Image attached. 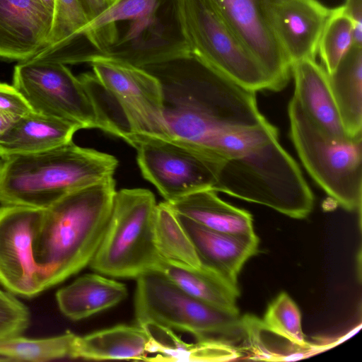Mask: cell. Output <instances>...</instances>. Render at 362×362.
Segmentation results:
<instances>
[{
  "instance_id": "7a4b0ae2",
  "label": "cell",
  "mask_w": 362,
  "mask_h": 362,
  "mask_svg": "<svg viewBox=\"0 0 362 362\" xmlns=\"http://www.w3.org/2000/svg\"><path fill=\"white\" fill-rule=\"evenodd\" d=\"M114 177L72 192L43 210L34 257L46 290L89 266L104 236L117 192Z\"/></svg>"
},
{
  "instance_id": "5bb4252c",
  "label": "cell",
  "mask_w": 362,
  "mask_h": 362,
  "mask_svg": "<svg viewBox=\"0 0 362 362\" xmlns=\"http://www.w3.org/2000/svg\"><path fill=\"white\" fill-rule=\"evenodd\" d=\"M264 71L269 90L279 91L291 76V64L264 15V0H206Z\"/></svg>"
},
{
  "instance_id": "603a6c76",
  "label": "cell",
  "mask_w": 362,
  "mask_h": 362,
  "mask_svg": "<svg viewBox=\"0 0 362 362\" xmlns=\"http://www.w3.org/2000/svg\"><path fill=\"white\" fill-rule=\"evenodd\" d=\"M327 75L347 134H362V46L354 45Z\"/></svg>"
},
{
  "instance_id": "4dcf8cb0",
  "label": "cell",
  "mask_w": 362,
  "mask_h": 362,
  "mask_svg": "<svg viewBox=\"0 0 362 362\" xmlns=\"http://www.w3.org/2000/svg\"><path fill=\"white\" fill-rule=\"evenodd\" d=\"M32 110L25 97L13 85L0 82L1 112L18 118Z\"/></svg>"
},
{
  "instance_id": "8fae6325",
  "label": "cell",
  "mask_w": 362,
  "mask_h": 362,
  "mask_svg": "<svg viewBox=\"0 0 362 362\" xmlns=\"http://www.w3.org/2000/svg\"><path fill=\"white\" fill-rule=\"evenodd\" d=\"M141 175L168 203L195 192L212 189L223 161L209 151L172 137L133 136Z\"/></svg>"
},
{
  "instance_id": "4316f807",
  "label": "cell",
  "mask_w": 362,
  "mask_h": 362,
  "mask_svg": "<svg viewBox=\"0 0 362 362\" xmlns=\"http://www.w3.org/2000/svg\"><path fill=\"white\" fill-rule=\"evenodd\" d=\"M76 338L77 335L69 331L40 339L21 335L0 341V356L7 361L45 362L72 358Z\"/></svg>"
},
{
  "instance_id": "836d02e7",
  "label": "cell",
  "mask_w": 362,
  "mask_h": 362,
  "mask_svg": "<svg viewBox=\"0 0 362 362\" xmlns=\"http://www.w3.org/2000/svg\"><path fill=\"white\" fill-rule=\"evenodd\" d=\"M16 119V117H13L0 112V138L8 130Z\"/></svg>"
},
{
  "instance_id": "7402d4cb",
  "label": "cell",
  "mask_w": 362,
  "mask_h": 362,
  "mask_svg": "<svg viewBox=\"0 0 362 362\" xmlns=\"http://www.w3.org/2000/svg\"><path fill=\"white\" fill-rule=\"evenodd\" d=\"M149 341L150 334L144 327L118 325L77 336L72 358L144 361Z\"/></svg>"
},
{
  "instance_id": "f546056e",
  "label": "cell",
  "mask_w": 362,
  "mask_h": 362,
  "mask_svg": "<svg viewBox=\"0 0 362 362\" xmlns=\"http://www.w3.org/2000/svg\"><path fill=\"white\" fill-rule=\"evenodd\" d=\"M30 322L28 308L16 295L0 289V341L21 336Z\"/></svg>"
},
{
  "instance_id": "3957f363",
  "label": "cell",
  "mask_w": 362,
  "mask_h": 362,
  "mask_svg": "<svg viewBox=\"0 0 362 362\" xmlns=\"http://www.w3.org/2000/svg\"><path fill=\"white\" fill-rule=\"evenodd\" d=\"M178 0H116L81 31L95 52L139 68L191 54Z\"/></svg>"
},
{
  "instance_id": "7c38bea8",
  "label": "cell",
  "mask_w": 362,
  "mask_h": 362,
  "mask_svg": "<svg viewBox=\"0 0 362 362\" xmlns=\"http://www.w3.org/2000/svg\"><path fill=\"white\" fill-rule=\"evenodd\" d=\"M81 63L88 64L103 90L119 109L133 136L170 137L164 117L160 81L143 68L90 52Z\"/></svg>"
},
{
  "instance_id": "8992f818",
  "label": "cell",
  "mask_w": 362,
  "mask_h": 362,
  "mask_svg": "<svg viewBox=\"0 0 362 362\" xmlns=\"http://www.w3.org/2000/svg\"><path fill=\"white\" fill-rule=\"evenodd\" d=\"M156 209L154 194L148 189L117 191L104 236L89 267L120 279H136L160 272L163 260L155 242Z\"/></svg>"
},
{
  "instance_id": "1f68e13d",
  "label": "cell",
  "mask_w": 362,
  "mask_h": 362,
  "mask_svg": "<svg viewBox=\"0 0 362 362\" xmlns=\"http://www.w3.org/2000/svg\"><path fill=\"white\" fill-rule=\"evenodd\" d=\"M354 30V45L362 46V0H346L342 5Z\"/></svg>"
},
{
  "instance_id": "d6a6232c",
  "label": "cell",
  "mask_w": 362,
  "mask_h": 362,
  "mask_svg": "<svg viewBox=\"0 0 362 362\" xmlns=\"http://www.w3.org/2000/svg\"><path fill=\"white\" fill-rule=\"evenodd\" d=\"M89 21L100 14L109 5L107 0H80Z\"/></svg>"
},
{
  "instance_id": "4fadbf2b",
  "label": "cell",
  "mask_w": 362,
  "mask_h": 362,
  "mask_svg": "<svg viewBox=\"0 0 362 362\" xmlns=\"http://www.w3.org/2000/svg\"><path fill=\"white\" fill-rule=\"evenodd\" d=\"M44 209L0 206V284L16 296L33 298L46 290L45 274L34 257Z\"/></svg>"
},
{
  "instance_id": "9a60e30c",
  "label": "cell",
  "mask_w": 362,
  "mask_h": 362,
  "mask_svg": "<svg viewBox=\"0 0 362 362\" xmlns=\"http://www.w3.org/2000/svg\"><path fill=\"white\" fill-rule=\"evenodd\" d=\"M269 25L291 64L315 59L330 8L317 0H264Z\"/></svg>"
},
{
  "instance_id": "d6986e66",
  "label": "cell",
  "mask_w": 362,
  "mask_h": 362,
  "mask_svg": "<svg viewBox=\"0 0 362 362\" xmlns=\"http://www.w3.org/2000/svg\"><path fill=\"white\" fill-rule=\"evenodd\" d=\"M79 128L34 110L16 118L0 138V157L49 150L72 141Z\"/></svg>"
},
{
  "instance_id": "52a82bcc",
  "label": "cell",
  "mask_w": 362,
  "mask_h": 362,
  "mask_svg": "<svg viewBox=\"0 0 362 362\" xmlns=\"http://www.w3.org/2000/svg\"><path fill=\"white\" fill-rule=\"evenodd\" d=\"M13 85L35 112L127 141V133L101 107L88 73L76 76L66 64L28 59L15 66Z\"/></svg>"
},
{
  "instance_id": "9c48e42d",
  "label": "cell",
  "mask_w": 362,
  "mask_h": 362,
  "mask_svg": "<svg viewBox=\"0 0 362 362\" xmlns=\"http://www.w3.org/2000/svg\"><path fill=\"white\" fill-rule=\"evenodd\" d=\"M134 310L136 322L141 326L155 325L185 332L197 340L229 344V338L243 329L239 314L194 298L159 272L136 279Z\"/></svg>"
},
{
  "instance_id": "e575fe53",
  "label": "cell",
  "mask_w": 362,
  "mask_h": 362,
  "mask_svg": "<svg viewBox=\"0 0 362 362\" xmlns=\"http://www.w3.org/2000/svg\"><path fill=\"white\" fill-rule=\"evenodd\" d=\"M44 7L52 14H54L55 0H40Z\"/></svg>"
},
{
  "instance_id": "44dd1931",
  "label": "cell",
  "mask_w": 362,
  "mask_h": 362,
  "mask_svg": "<svg viewBox=\"0 0 362 362\" xmlns=\"http://www.w3.org/2000/svg\"><path fill=\"white\" fill-rule=\"evenodd\" d=\"M168 204L177 214L206 228L238 235H256L251 214L224 202L212 189L199 190Z\"/></svg>"
},
{
  "instance_id": "30bf717a",
  "label": "cell",
  "mask_w": 362,
  "mask_h": 362,
  "mask_svg": "<svg viewBox=\"0 0 362 362\" xmlns=\"http://www.w3.org/2000/svg\"><path fill=\"white\" fill-rule=\"evenodd\" d=\"M177 12L192 55L249 90H269L259 63L206 0H178Z\"/></svg>"
},
{
  "instance_id": "ac0fdd59",
  "label": "cell",
  "mask_w": 362,
  "mask_h": 362,
  "mask_svg": "<svg viewBox=\"0 0 362 362\" xmlns=\"http://www.w3.org/2000/svg\"><path fill=\"white\" fill-rule=\"evenodd\" d=\"M294 78L293 98L311 121L336 140L349 137L341 119L324 68L315 59H303L291 66Z\"/></svg>"
},
{
  "instance_id": "cb8c5ba5",
  "label": "cell",
  "mask_w": 362,
  "mask_h": 362,
  "mask_svg": "<svg viewBox=\"0 0 362 362\" xmlns=\"http://www.w3.org/2000/svg\"><path fill=\"white\" fill-rule=\"evenodd\" d=\"M159 272L194 298L221 310L239 314L238 287L231 285L215 272L203 266L194 268L163 260Z\"/></svg>"
},
{
  "instance_id": "f1b7e54d",
  "label": "cell",
  "mask_w": 362,
  "mask_h": 362,
  "mask_svg": "<svg viewBox=\"0 0 362 362\" xmlns=\"http://www.w3.org/2000/svg\"><path fill=\"white\" fill-rule=\"evenodd\" d=\"M262 325L295 345L307 349L301 325L300 312L292 298L285 292L281 293L269 305Z\"/></svg>"
},
{
  "instance_id": "d590c367",
  "label": "cell",
  "mask_w": 362,
  "mask_h": 362,
  "mask_svg": "<svg viewBox=\"0 0 362 362\" xmlns=\"http://www.w3.org/2000/svg\"><path fill=\"white\" fill-rule=\"evenodd\" d=\"M115 1H116V0H107L109 4H111L112 2Z\"/></svg>"
},
{
  "instance_id": "277c9868",
  "label": "cell",
  "mask_w": 362,
  "mask_h": 362,
  "mask_svg": "<svg viewBox=\"0 0 362 362\" xmlns=\"http://www.w3.org/2000/svg\"><path fill=\"white\" fill-rule=\"evenodd\" d=\"M117 165L113 156L73 141L0 157V204L45 209L72 192L114 177Z\"/></svg>"
},
{
  "instance_id": "484cf974",
  "label": "cell",
  "mask_w": 362,
  "mask_h": 362,
  "mask_svg": "<svg viewBox=\"0 0 362 362\" xmlns=\"http://www.w3.org/2000/svg\"><path fill=\"white\" fill-rule=\"evenodd\" d=\"M154 231L163 260L194 268L201 266L192 241L166 202L157 204Z\"/></svg>"
},
{
  "instance_id": "2e32d148",
  "label": "cell",
  "mask_w": 362,
  "mask_h": 362,
  "mask_svg": "<svg viewBox=\"0 0 362 362\" xmlns=\"http://www.w3.org/2000/svg\"><path fill=\"white\" fill-rule=\"evenodd\" d=\"M52 21L40 0H0V58L34 57L47 45Z\"/></svg>"
},
{
  "instance_id": "ffe728a7",
  "label": "cell",
  "mask_w": 362,
  "mask_h": 362,
  "mask_svg": "<svg viewBox=\"0 0 362 362\" xmlns=\"http://www.w3.org/2000/svg\"><path fill=\"white\" fill-rule=\"evenodd\" d=\"M127 295L124 284L99 273L86 274L59 289L56 300L64 316L77 321L115 306Z\"/></svg>"
},
{
  "instance_id": "6da1fadb",
  "label": "cell",
  "mask_w": 362,
  "mask_h": 362,
  "mask_svg": "<svg viewBox=\"0 0 362 362\" xmlns=\"http://www.w3.org/2000/svg\"><path fill=\"white\" fill-rule=\"evenodd\" d=\"M164 63L187 87V100L163 99L170 137L213 153L223 135L268 121L258 108L255 91L238 84L193 55Z\"/></svg>"
},
{
  "instance_id": "e0dca14e",
  "label": "cell",
  "mask_w": 362,
  "mask_h": 362,
  "mask_svg": "<svg viewBox=\"0 0 362 362\" xmlns=\"http://www.w3.org/2000/svg\"><path fill=\"white\" fill-rule=\"evenodd\" d=\"M176 215L194 244L201 266L215 272L229 284L238 287V276L242 267L258 250L257 235L221 233Z\"/></svg>"
},
{
  "instance_id": "d4e9b609",
  "label": "cell",
  "mask_w": 362,
  "mask_h": 362,
  "mask_svg": "<svg viewBox=\"0 0 362 362\" xmlns=\"http://www.w3.org/2000/svg\"><path fill=\"white\" fill-rule=\"evenodd\" d=\"M148 354L157 353L146 361H223L238 358L240 353L229 344L215 340L182 341L173 330L158 326L151 332Z\"/></svg>"
},
{
  "instance_id": "ba28073f",
  "label": "cell",
  "mask_w": 362,
  "mask_h": 362,
  "mask_svg": "<svg viewBox=\"0 0 362 362\" xmlns=\"http://www.w3.org/2000/svg\"><path fill=\"white\" fill-rule=\"evenodd\" d=\"M288 112L291 139L309 175L344 209H361L362 134L344 140L330 138L293 97Z\"/></svg>"
},
{
  "instance_id": "5b68a950",
  "label": "cell",
  "mask_w": 362,
  "mask_h": 362,
  "mask_svg": "<svg viewBox=\"0 0 362 362\" xmlns=\"http://www.w3.org/2000/svg\"><path fill=\"white\" fill-rule=\"evenodd\" d=\"M214 190L304 218L314 206L313 194L279 138L240 157L223 161Z\"/></svg>"
},
{
  "instance_id": "83f0119b",
  "label": "cell",
  "mask_w": 362,
  "mask_h": 362,
  "mask_svg": "<svg viewBox=\"0 0 362 362\" xmlns=\"http://www.w3.org/2000/svg\"><path fill=\"white\" fill-rule=\"evenodd\" d=\"M354 45L353 25L343 6L330 9L318 46L322 66L330 74Z\"/></svg>"
}]
</instances>
